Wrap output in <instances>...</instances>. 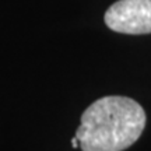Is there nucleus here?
Listing matches in <instances>:
<instances>
[{"mask_svg":"<svg viewBox=\"0 0 151 151\" xmlns=\"http://www.w3.org/2000/svg\"><path fill=\"white\" fill-rule=\"evenodd\" d=\"M71 146H73V148H77V147H80V143H78V139L77 137H73V140H71Z\"/></svg>","mask_w":151,"mask_h":151,"instance_id":"7ed1b4c3","label":"nucleus"},{"mask_svg":"<svg viewBox=\"0 0 151 151\" xmlns=\"http://www.w3.org/2000/svg\"><path fill=\"white\" fill-rule=\"evenodd\" d=\"M104 20L115 32L151 34V0H119L106 10Z\"/></svg>","mask_w":151,"mask_h":151,"instance_id":"f03ea898","label":"nucleus"},{"mask_svg":"<svg viewBox=\"0 0 151 151\" xmlns=\"http://www.w3.org/2000/svg\"><path fill=\"white\" fill-rule=\"evenodd\" d=\"M146 119L144 109L134 99L108 95L83 112L76 137L81 151H123L139 140Z\"/></svg>","mask_w":151,"mask_h":151,"instance_id":"f257e3e1","label":"nucleus"}]
</instances>
